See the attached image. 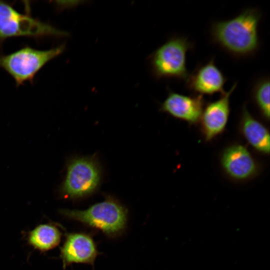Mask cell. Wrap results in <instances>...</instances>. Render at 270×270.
Masks as SVG:
<instances>
[{
	"label": "cell",
	"instance_id": "obj_3",
	"mask_svg": "<svg viewBox=\"0 0 270 270\" xmlns=\"http://www.w3.org/2000/svg\"><path fill=\"white\" fill-rule=\"evenodd\" d=\"M65 48L64 44L45 50L25 45L10 54L0 55V68L12 78L16 86L26 82L32 84L36 74L48 62L61 54Z\"/></svg>",
	"mask_w": 270,
	"mask_h": 270
},
{
	"label": "cell",
	"instance_id": "obj_12",
	"mask_svg": "<svg viewBox=\"0 0 270 270\" xmlns=\"http://www.w3.org/2000/svg\"><path fill=\"white\" fill-rule=\"evenodd\" d=\"M240 130L246 142L256 151L270 154V133L267 128L248 111L246 104L242 109Z\"/></svg>",
	"mask_w": 270,
	"mask_h": 270
},
{
	"label": "cell",
	"instance_id": "obj_13",
	"mask_svg": "<svg viewBox=\"0 0 270 270\" xmlns=\"http://www.w3.org/2000/svg\"><path fill=\"white\" fill-rule=\"evenodd\" d=\"M60 238L61 233L56 226L44 224L38 226L30 232L28 240L34 248L44 251L58 244Z\"/></svg>",
	"mask_w": 270,
	"mask_h": 270
},
{
	"label": "cell",
	"instance_id": "obj_8",
	"mask_svg": "<svg viewBox=\"0 0 270 270\" xmlns=\"http://www.w3.org/2000/svg\"><path fill=\"white\" fill-rule=\"evenodd\" d=\"M220 162L226 174L236 180H250L258 172L257 162L247 148L241 144H233L225 148Z\"/></svg>",
	"mask_w": 270,
	"mask_h": 270
},
{
	"label": "cell",
	"instance_id": "obj_10",
	"mask_svg": "<svg viewBox=\"0 0 270 270\" xmlns=\"http://www.w3.org/2000/svg\"><path fill=\"white\" fill-rule=\"evenodd\" d=\"M204 104L202 95L186 96L168 88V96L160 104V110L190 124H196L200 122Z\"/></svg>",
	"mask_w": 270,
	"mask_h": 270
},
{
	"label": "cell",
	"instance_id": "obj_9",
	"mask_svg": "<svg viewBox=\"0 0 270 270\" xmlns=\"http://www.w3.org/2000/svg\"><path fill=\"white\" fill-rule=\"evenodd\" d=\"M236 86L234 82L219 99L208 102L204 107L200 121L206 142L212 140L224 130L230 112V98Z\"/></svg>",
	"mask_w": 270,
	"mask_h": 270
},
{
	"label": "cell",
	"instance_id": "obj_5",
	"mask_svg": "<svg viewBox=\"0 0 270 270\" xmlns=\"http://www.w3.org/2000/svg\"><path fill=\"white\" fill-rule=\"evenodd\" d=\"M60 212L69 218L99 230L110 236H116L124 230L128 214L126 209L111 197L85 210H62Z\"/></svg>",
	"mask_w": 270,
	"mask_h": 270
},
{
	"label": "cell",
	"instance_id": "obj_14",
	"mask_svg": "<svg viewBox=\"0 0 270 270\" xmlns=\"http://www.w3.org/2000/svg\"><path fill=\"white\" fill-rule=\"evenodd\" d=\"M251 95L260 113L267 121L270 120V78L264 76L254 84Z\"/></svg>",
	"mask_w": 270,
	"mask_h": 270
},
{
	"label": "cell",
	"instance_id": "obj_1",
	"mask_svg": "<svg viewBox=\"0 0 270 270\" xmlns=\"http://www.w3.org/2000/svg\"><path fill=\"white\" fill-rule=\"evenodd\" d=\"M261 17L258 8H248L232 18L214 21L210 28L211 42L237 58L254 55L260 46Z\"/></svg>",
	"mask_w": 270,
	"mask_h": 270
},
{
	"label": "cell",
	"instance_id": "obj_4",
	"mask_svg": "<svg viewBox=\"0 0 270 270\" xmlns=\"http://www.w3.org/2000/svg\"><path fill=\"white\" fill-rule=\"evenodd\" d=\"M194 47V42L186 36H170L149 56L152 75L156 80H186L189 74L186 68V53Z\"/></svg>",
	"mask_w": 270,
	"mask_h": 270
},
{
	"label": "cell",
	"instance_id": "obj_11",
	"mask_svg": "<svg viewBox=\"0 0 270 270\" xmlns=\"http://www.w3.org/2000/svg\"><path fill=\"white\" fill-rule=\"evenodd\" d=\"M60 254L64 266L74 262L93 265L98 250L91 236L83 232H75L67 236Z\"/></svg>",
	"mask_w": 270,
	"mask_h": 270
},
{
	"label": "cell",
	"instance_id": "obj_7",
	"mask_svg": "<svg viewBox=\"0 0 270 270\" xmlns=\"http://www.w3.org/2000/svg\"><path fill=\"white\" fill-rule=\"evenodd\" d=\"M185 80L188 90L194 94L202 96L224 94V85L227 78L212 57L204 62L198 64Z\"/></svg>",
	"mask_w": 270,
	"mask_h": 270
},
{
	"label": "cell",
	"instance_id": "obj_6",
	"mask_svg": "<svg viewBox=\"0 0 270 270\" xmlns=\"http://www.w3.org/2000/svg\"><path fill=\"white\" fill-rule=\"evenodd\" d=\"M101 178L100 168L94 156L74 158L68 163L60 193L70 199L86 197L98 189Z\"/></svg>",
	"mask_w": 270,
	"mask_h": 270
},
{
	"label": "cell",
	"instance_id": "obj_2",
	"mask_svg": "<svg viewBox=\"0 0 270 270\" xmlns=\"http://www.w3.org/2000/svg\"><path fill=\"white\" fill-rule=\"evenodd\" d=\"M14 4L0 0V51L7 39L26 37L35 40L66 38L69 34L52 24L33 17L26 11H17Z\"/></svg>",
	"mask_w": 270,
	"mask_h": 270
}]
</instances>
